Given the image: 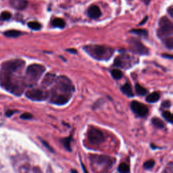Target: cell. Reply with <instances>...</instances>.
<instances>
[{"label": "cell", "mask_w": 173, "mask_h": 173, "mask_svg": "<svg viewBox=\"0 0 173 173\" xmlns=\"http://www.w3.org/2000/svg\"><path fill=\"white\" fill-rule=\"evenodd\" d=\"M45 70V68L43 65L33 64L27 68V75L31 81H37L43 75Z\"/></svg>", "instance_id": "obj_4"}, {"label": "cell", "mask_w": 173, "mask_h": 173, "mask_svg": "<svg viewBox=\"0 0 173 173\" xmlns=\"http://www.w3.org/2000/svg\"><path fill=\"white\" fill-rule=\"evenodd\" d=\"M162 56L164 58H168L170 59H172V55H168V54H166V53H164V54L162 55Z\"/></svg>", "instance_id": "obj_34"}, {"label": "cell", "mask_w": 173, "mask_h": 173, "mask_svg": "<svg viewBox=\"0 0 173 173\" xmlns=\"http://www.w3.org/2000/svg\"><path fill=\"white\" fill-rule=\"evenodd\" d=\"M10 4L16 9L22 10L27 8L28 2L27 0H10Z\"/></svg>", "instance_id": "obj_12"}, {"label": "cell", "mask_w": 173, "mask_h": 173, "mask_svg": "<svg viewBox=\"0 0 173 173\" xmlns=\"http://www.w3.org/2000/svg\"><path fill=\"white\" fill-rule=\"evenodd\" d=\"M130 33H133L135 34V35H139V36H142V37H146L148 35L147 33V31L145 29H133L131 30H130Z\"/></svg>", "instance_id": "obj_24"}, {"label": "cell", "mask_w": 173, "mask_h": 173, "mask_svg": "<svg viewBox=\"0 0 173 173\" xmlns=\"http://www.w3.org/2000/svg\"><path fill=\"white\" fill-rule=\"evenodd\" d=\"M147 19H148V17H147V16H146V17H145V18L142 21H141V22H140L139 24V25H143V24H144L146 23V22H147Z\"/></svg>", "instance_id": "obj_35"}, {"label": "cell", "mask_w": 173, "mask_h": 173, "mask_svg": "<svg viewBox=\"0 0 173 173\" xmlns=\"http://www.w3.org/2000/svg\"><path fill=\"white\" fill-rule=\"evenodd\" d=\"M14 114V112L13 111H12V110H9V111H8L7 112H6V116H10L11 115H12Z\"/></svg>", "instance_id": "obj_37"}, {"label": "cell", "mask_w": 173, "mask_h": 173, "mask_svg": "<svg viewBox=\"0 0 173 173\" xmlns=\"http://www.w3.org/2000/svg\"><path fill=\"white\" fill-rule=\"evenodd\" d=\"M56 75H53L52 73L47 74L45 76V77L43 78V80L42 81V85L45 87H48L52 85V83H54V81H56Z\"/></svg>", "instance_id": "obj_14"}, {"label": "cell", "mask_w": 173, "mask_h": 173, "mask_svg": "<svg viewBox=\"0 0 173 173\" xmlns=\"http://www.w3.org/2000/svg\"><path fill=\"white\" fill-rule=\"evenodd\" d=\"M168 13L169 14V15L171 16V17H173V6L172 5H171V6L168 8Z\"/></svg>", "instance_id": "obj_33"}, {"label": "cell", "mask_w": 173, "mask_h": 173, "mask_svg": "<svg viewBox=\"0 0 173 173\" xmlns=\"http://www.w3.org/2000/svg\"><path fill=\"white\" fill-rule=\"evenodd\" d=\"M164 45H166V47L169 50H172L173 48V38L172 37H167L166 39H164Z\"/></svg>", "instance_id": "obj_26"}, {"label": "cell", "mask_w": 173, "mask_h": 173, "mask_svg": "<svg viewBox=\"0 0 173 173\" xmlns=\"http://www.w3.org/2000/svg\"><path fill=\"white\" fill-rule=\"evenodd\" d=\"M26 96L33 101H43L46 100L48 97V93L43 90L39 89H34L29 90L26 93Z\"/></svg>", "instance_id": "obj_7"}, {"label": "cell", "mask_w": 173, "mask_h": 173, "mask_svg": "<svg viewBox=\"0 0 173 173\" xmlns=\"http://www.w3.org/2000/svg\"><path fill=\"white\" fill-rule=\"evenodd\" d=\"M129 43L130 50L134 53L140 55H147L149 53V50L137 39H130Z\"/></svg>", "instance_id": "obj_6"}, {"label": "cell", "mask_w": 173, "mask_h": 173, "mask_svg": "<svg viewBox=\"0 0 173 173\" xmlns=\"http://www.w3.org/2000/svg\"><path fill=\"white\" fill-rule=\"evenodd\" d=\"M118 171L120 173H129L130 172L129 166L125 163H121L118 166Z\"/></svg>", "instance_id": "obj_22"}, {"label": "cell", "mask_w": 173, "mask_h": 173, "mask_svg": "<svg viewBox=\"0 0 173 173\" xmlns=\"http://www.w3.org/2000/svg\"><path fill=\"white\" fill-rule=\"evenodd\" d=\"M153 125L158 129H163L164 127V122L158 118H154L152 120Z\"/></svg>", "instance_id": "obj_19"}, {"label": "cell", "mask_w": 173, "mask_h": 173, "mask_svg": "<svg viewBox=\"0 0 173 173\" xmlns=\"http://www.w3.org/2000/svg\"><path fill=\"white\" fill-rule=\"evenodd\" d=\"M72 139V137L71 136H70V137H67V138H64L62 139V143L63 144V146H64L65 148H66L67 150H69V151H70L71 150V148H70V141H71Z\"/></svg>", "instance_id": "obj_25"}, {"label": "cell", "mask_w": 173, "mask_h": 173, "mask_svg": "<svg viewBox=\"0 0 173 173\" xmlns=\"http://www.w3.org/2000/svg\"><path fill=\"white\" fill-rule=\"evenodd\" d=\"M160 96V94L158 92H154L149 94L147 96L146 98V101L149 103H155L159 100Z\"/></svg>", "instance_id": "obj_16"}, {"label": "cell", "mask_w": 173, "mask_h": 173, "mask_svg": "<svg viewBox=\"0 0 173 173\" xmlns=\"http://www.w3.org/2000/svg\"><path fill=\"white\" fill-rule=\"evenodd\" d=\"M111 75L112 76V77L116 79V80H119V79H120L123 77V73L120 70L114 69L111 71Z\"/></svg>", "instance_id": "obj_23"}, {"label": "cell", "mask_w": 173, "mask_h": 173, "mask_svg": "<svg viewBox=\"0 0 173 173\" xmlns=\"http://www.w3.org/2000/svg\"><path fill=\"white\" fill-rule=\"evenodd\" d=\"M129 56H118V57L116 58L115 59L114 61V66L121 67V68H124L127 64V62H130L129 61Z\"/></svg>", "instance_id": "obj_13"}, {"label": "cell", "mask_w": 173, "mask_h": 173, "mask_svg": "<svg viewBox=\"0 0 173 173\" xmlns=\"http://www.w3.org/2000/svg\"><path fill=\"white\" fill-rule=\"evenodd\" d=\"M12 17V14L9 12H3L1 14V18L4 21H8Z\"/></svg>", "instance_id": "obj_29"}, {"label": "cell", "mask_w": 173, "mask_h": 173, "mask_svg": "<svg viewBox=\"0 0 173 173\" xmlns=\"http://www.w3.org/2000/svg\"><path fill=\"white\" fill-rule=\"evenodd\" d=\"M135 91L137 94L139 95H145L147 93V90L146 88H144L143 87L140 85L139 84H136Z\"/></svg>", "instance_id": "obj_20"}, {"label": "cell", "mask_w": 173, "mask_h": 173, "mask_svg": "<svg viewBox=\"0 0 173 173\" xmlns=\"http://www.w3.org/2000/svg\"><path fill=\"white\" fill-rule=\"evenodd\" d=\"M21 118L24 119V120H29V119H31L33 118V115L30 114V113H24L21 115Z\"/></svg>", "instance_id": "obj_30"}, {"label": "cell", "mask_w": 173, "mask_h": 173, "mask_svg": "<svg viewBox=\"0 0 173 173\" xmlns=\"http://www.w3.org/2000/svg\"><path fill=\"white\" fill-rule=\"evenodd\" d=\"M163 116L166 120L170 123H172V114L168 111H166L163 112Z\"/></svg>", "instance_id": "obj_28"}, {"label": "cell", "mask_w": 173, "mask_h": 173, "mask_svg": "<svg viewBox=\"0 0 173 173\" xmlns=\"http://www.w3.org/2000/svg\"><path fill=\"white\" fill-rule=\"evenodd\" d=\"M52 25L54 27H58L62 29L65 26V22L62 18H56L52 21Z\"/></svg>", "instance_id": "obj_18"}, {"label": "cell", "mask_w": 173, "mask_h": 173, "mask_svg": "<svg viewBox=\"0 0 173 173\" xmlns=\"http://www.w3.org/2000/svg\"><path fill=\"white\" fill-rule=\"evenodd\" d=\"M130 107L133 112L141 117H145L149 113V109L144 104L140 103V102L133 101L130 104Z\"/></svg>", "instance_id": "obj_10"}, {"label": "cell", "mask_w": 173, "mask_h": 173, "mask_svg": "<svg viewBox=\"0 0 173 173\" xmlns=\"http://www.w3.org/2000/svg\"><path fill=\"white\" fill-rule=\"evenodd\" d=\"M154 165H155V162H154V160H149L146 161V162L144 163L143 167H144V168L149 170V169H152V168H153V167L154 166Z\"/></svg>", "instance_id": "obj_27"}, {"label": "cell", "mask_w": 173, "mask_h": 173, "mask_svg": "<svg viewBox=\"0 0 173 173\" xmlns=\"http://www.w3.org/2000/svg\"><path fill=\"white\" fill-rule=\"evenodd\" d=\"M121 91H123V93L128 96V97H133V96L134 95H133L131 85H130V84L129 83L124 84V85L121 87Z\"/></svg>", "instance_id": "obj_15"}, {"label": "cell", "mask_w": 173, "mask_h": 173, "mask_svg": "<svg viewBox=\"0 0 173 173\" xmlns=\"http://www.w3.org/2000/svg\"><path fill=\"white\" fill-rule=\"evenodd\" d=\"M143 2L145 3V4L147 5L149 4L150 2H151V0H143Z\"/></svg>", "instance_id": "obj_38"}, {"label": "cell", "mask_w": 173, "mask_h": 173, "mask_svg": "<svg viewBox=\"0 0 173 173\" xmlns=\"http://www.w3.org/2000/svg\"><path fill=\"white\" fill-rule=\"evenodd\" d=\"M25 62L22 59H17L5 62L3 64V68L8 72H14L22 69L24 66Z\"/></svg>", "instance_id": "obj_9"}, {"label": "cell", "mask_w": 173, "mask_h": 173, "mask_svg": "<svg viewBox=\"0 0 173 173\" xmlns=\"http://www.w3.org/2000/svg\"><path fill=\"white\" fill-rule=\"evenodd\" d=\"M87 14L91 18L97 19L100 18L101 12L100 8L97 5H91L87 10Z\"/></svg>", "instance_id": "obj_11"}, {"label": "cell", "mask_w": 173, "mask_h": 173, "mask_svg": "<svg viewBox=\"0 0 173 173\" xmlns=\"http://www.w3.org/2000/svg\"><path fill=\"white\" fill-rule=\"evenodd\" d=\"M66 51L67 52L72 53H76V52H77V51H76L75 49H68Z\"/></svg>", "instance_id": "obj_36"}, {"label": "cell", "mask_w": 173, "mask_h": 173, "mask_svg": "<svg viewBox=\"0 0 173 173\" xmlns=\"http://www.w3.org/2000/svg\"><path fill=\"white\" fill-rule=\"evenodd\" d=\"M162 106L164 107H169L171 106V103L170 101H165L162 104Z\"/></svg>", "instance_id": "obj_32"}, {"label": "cell", "mask_w": 173, "mask_h": 173, "mask_svg": "<svg viewBox=\"0 0 173 173\" xmlns=\"http://www.w3.org/2000/svg\"><path fill=\"white\" fill-rule=\"evenodd\" d=\"M41 142H42V143H43V145H44V146L46 147V148L48 149V150H50V151H51V152H53V149H52V147H51L50 145H49V143H47V142H45V141H41Z\"/></svg>", "instance_id": "obj_31"}, {"label": "cell", "mask_w": 173, "mask_h": 173, "mask_svg": "<svg viewBox=\"0 0 173 173\" xmlns=\"http://www.w3.org/2000/svg\"><path fill=\"white\" fill-rule=\"evenodd\" d=\"M82 168H83V171H84V172H85V173H88V172L86 171L85 168V166H84L83 164H82Z\"/></svg>", "instance_id": "obj_39"}, {"label": "cell", "mask_w": 173, "mask_h": 173, "mask_svg": "<svg viewBox=\"0 0 173 173\" xmlns=\"http://www.w3.org/2000/svg\"><path fill=\"white\" fill-rule=\"evenodd\" d=\"M87 52L92 56L98 59H107L111 57L113 53L112 48L104 46V45H90L85 47Z\"/></svg>", "instance_id": "obj_2"}, {"label": "cell", "mask_w": 173, "mask_h": 173, "mask_svg": "<svg viewBox=\"0 0 173 173\" xmlns=\"http://www.w3.org/2000/svg\"><path fill=\"white\" fill-rule=\"evenodd\" d=\"M28 26L30 28V29L34 30H39L41 29V24L38 22L35 21H32L28 23Z\"/></svg>", "instance_id": "obj_21"}, {"label": "cell", "mask_w": 173, "mask_h": 173, "mask_svg": "<svg viewBox=\"0 0 173 173\" xmlns=\"http://www.w3.org/2000/svg\"><path fill=\"white\" fill-rule=\"evenodd\" d=\"M173 33V24L166 16H163L159 21L158 35L160 38L166 39L170 37Z\"/></svg>", "instance_id": "obj_3"}, {"label": "cell", "mask_w": 173, "mask_h": 173, "mask_svg": "<svg viewBox=\"0 0 173 173\" xmlns=\"http://www.w3.org/2000/svg\"><path fill=\"white\" fill-rule=\"evenodd\" d=\"M22 33L19 30H6L5 32H4V35L5 37H12V38H16L19 37L20 35H21Z\"/></svg>", "instance_id": "obj_17"}, {"label": "cell", "mask_w": 173, "mask_h": 173, "mask_svg": "<svg viewBox=\"0 0 173 173\" xmlns=\"http://www.w3.org/2000/svg\"><path fill=\"white\" fill-rule=\"evenodd\" d=\"M88 139L93 145H100L104 141V137L100 130L94 127L91 128L87 134Z\"/></svg>", "instance_id": "obj_5"}, {"label": "cell", "mask_w": 173, "mask_h": 173, "mask_svg": "<svg viewBox=\"0 0 173 173\" xmlns=\"http://www.w3.org/2000/svg\"><path fill=\"white\" fill-rule=\"evenodd\" d=\"M91 160L93 161V164L98 165V167L104 166V168H110V167L111 166L112 164H113V159L107 156V155H92Z\"/></svg>", "instance_id": "obj_8"}, {"label": "cell", "mask_w": 173, "mask_h": 173, "mask_svg": "<svg viewBox=\"0 0 173 173\" xmlns=\"http://www.w3.org/2000/svg\"><path fill=\"white\" fill-rule=\"evenodd\" d=\"M74 91V87L69 78L61 76L56 80L52 90L51 102L56 105H64L69 102Z\"/></svg>", "instance_id": "obj_1"}]
</instances>
